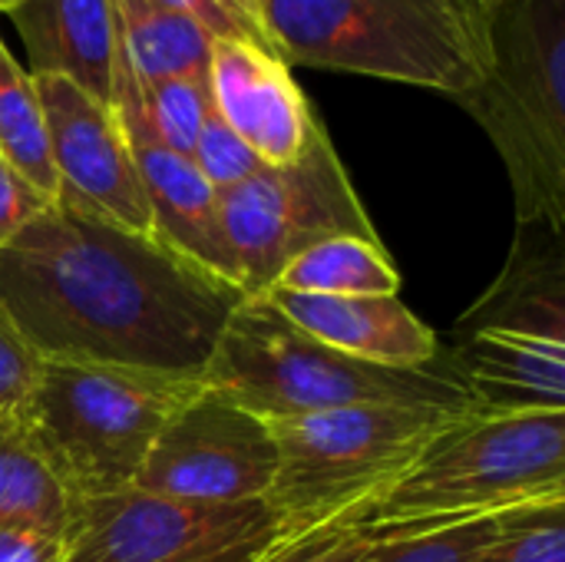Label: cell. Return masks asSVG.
<instances>
[{
	"mask_svg": "<svg viewBox=\"0 0 565 562\" xmlns=\"http://www.w3.org/2000/svg\"><path fill=\"white\" fill-rule=\"evenodd\" d=\"M245 295L63 199L0 248V315L40 361L199 378Z\"/></svg>",
	"mask_w": 565,
	"mask_h": 562,
	"instance_id": "1",
	"label": "cell"
},
{
	"mask_svg": "<svg viewBox=\"0 0 565 562\" xmlns=\"http://www.w3.org/2000/svg\"><path fill=\"white\" fill-rule=\"evenodd\" d=\"M490 0H265L288 66L341 70L460 99L493 60Z\"/></svg>",
	"mask_w": 565,
	"mask_h": 562,
	"instance_id": "2",
	"label": "cell"
},
{
	"mask_svg": "<svg viewBox=\"0 0 565 562\" xmlns=\"http://www.w3.org/2000/svg\"><path fill=\"white\" fill-rule=\"evenodd\" d=\"M199 381L265 424L354 404H437L477 414L450 368L364 364L301 331L268 295H248L232 308Z\"/></svg>",
	"mask_w": 565,
	"mask_h": 562,
	"instance_id": "3",
	"label": "cell"
},
{
	"mask_svg": "<svg viewBox=\"0 0 565 562\" xmlns=\"http://www.w3.org/2000/svg\"><path fill=\"white\" fill-rule=\"evenodd\" d=\"M199 388L185 374L40 361L17 421L66 497L96 500L132 490L159 431Z\"/></svg>",
	"mask_w": 565,
	"mask_h": 562,
	"instance_id": "4",
	"label": "cell"
},
{
	"mask_svg": "<svg viewBox=\"0 0 565 562\" xmlns=\"http://www.w3.org/2000/svg\"><path fill=\"white\" fill-rule=\"evenodd\" d=\"M497 146L520 229H565V0H503L487 76L457 99Z\"/></svg>",
	"mask_w": 565,
	"mask_h": 562,
	"instance_id": "5",
	"label": "cell"
},
{
	"mask_svg": "<svg viewBox=\"0 0 565 562\" xmlns=\"http://www.w3.org/2000/svg\"><path fill=\"white\" fill-rule=\"evenodd\" d=\"M565 500V411L463 414L358 523H457Z\"/></svg>",
	"mask_w": 565,
	"mask_h": 562,
	"instance_id": "6",
	"label": "cell"
},
{
	"mask_svg": "<svg viewBox=\"0 0 565 562\" xmlns=\"http://www.w3.org/2000/svg\"><path fill=\"white\" fill-rule=\"evenodd\" d=\"M463 414L437 404H354L271 421L278 467L265 503L285 533L358 523L361 510Z\"/></svg>",
	"mask_w": 565,
	"mask_h": 562,
	"instance_id": "7",
	"label": "cell"
},
{
	"mask_svg": "<svg viewBox=\"0 0 565 562\" xmlns=\"http://www.w3.org/2000/svg\"><path fill=\"white\" fill-rule=\"evenodd\" d=\"M218 219L242 295H265L281 268L318 242L377 238L324 126L288 166H262L218 192Z\"/></svg>",
	"mask_w": 565,
	"mask_h": 562,
	"instance_id": "8",
	"label": "cell"
},
{
	"mask_svg": "<svg viewBox=\"0 0 565 562\" xmlns=\"http://www.w3.org/2000/svg\"><path fill=\"white\" fill-rule=\"evenodd\" d=\"M291 537L265 500L199 507L142 490L76 500L63 562H262Z\"/></svg>",
	"mask_w": 565,
	"mask_h": 562,
	"instance_id": "9",
	"label": "cell"
},
{
	"mask_svg": "<svg viewBox=\"0 0 565 562\" xmlns=\"http://www.w3.org/2000/svg\"><path fill=\"white\" fill-rule=\"evenodd\" d=\"M275 467L271 427L202 384L166 421L132 487L162 500L232 507L265 500Z\"/></svg>",
	"mask_w": 565,
	"mask_h": 562,
	"instance_id": "10",
	"label": "cell"
},
{
	"mask_svg": "<svg viewBox=\"0 0 565 562\" xmlns=\"http://www.w3.org/2000/svg\"><path fill=\"white\" fill-rule=\"evenodd\" d=\"M63 202L126 232L152 235L149 202L113 106L60 76H33Z\"/></svg>",
	"mask_w": 565,
	"mask_h": 562,
	"instance_id": "11",
	"label": "cell"
},
{
	"mask_svg": "<svg viewBox=\"0 0 565 562\" xmlns=\"http://www.w3.org/2000/svg\"><path fill=\"white\" fill-rule=\"evenodd\" d=\"M113 113L122 126L129 142L149 215H152V238L172 248L175 255L189 258L192 265L205 268L209 275L238 288V272L232 248L222 232L218 219V192L205 182L189 156L169 149L149 126L139 79L132 76L126 56L119 53L116 63V89H113ZM242 291V288H238Z\"/></svg>",
	"mask_w": 565,
	"mask_h": 562,
	"instance_id": "12",
	"label": "cell"
},
{
	"mask_svg": "<svg viewBox=\"0 0 565 562\" xmlns=\"http://www.w3.org/2000/svg\"><path fill=\"white\" fill-rule=\"evenodd\" d=\"M209 93L215 113L248 142L265 166H288L321 132L291 66L242 36L212 40Z\"/></svg>",
	"mask_w": 565,
	"mask_h": 562,
	"instance_id": "13",
	"label": "cell"
},
{
	"mask_svg": "<svg viewBox=\"0 0 565 562\" xmlns=\"http://www.w3.org/2000/svg\"><path fill=\"white\" fill-rule=\"evenodd\" d=\"M271 305L321 344L381 368H427L437 361V335L397 295H295L265 291Z\"/></svg>",
	"mask_w": 565,
	"mask_h": 562,
	"instance_id": "14",
	"label": "cell"
},
{
	"mask_svg": "<svg viewBox=\"0 0 565 562\" xmlns=\"http://www.w3.org/2000/svg\"><path fill=\"white\" fill-rule=\"evenodd\" d=\"M450 371L467 388L477 414L565 411V341L507 328H467Z\"/></svg>",
	"mask_w": 565,
	"mask_h": 562,
	"instance_id": "15",
	"label": "cell"
},
{
	"mask_svg": "<svg viewBox=\"0 0 565 562\" xmlns=\"http://www.w3.org/2000/svg\"><path fill=\"white\" fill-rule=\"evenodd\" d=\"M26 46L30 76H60L113 106L119 30L113 0H23L7 13Z\"/></svg>",
	"mask_w": 565,
	"mask_h": 562,
	"instance_id": "16",
	"label": "cell"
},
{
	"mask_svg": "<svg viewBox=\"0 0 565 562\" xmlns=\"http://www.w3.org/2000/svg\"><path fill=\"white\" fill-rule=\"evenodd\" d=\"M559 238L563 235H550V242L533 252L520 242L503 278L463 318L460 328H507L565 341V265Z\"/></svg>",
	"mask_w": 565,
	"mask_h": 562,
	"instance_id": "17",
	"label": "cell"
},
{
	"mask_svg": "<svg viewBox=\"0 0 565 562\" xmlns=\"http://www.w3.org/2000/svg\"><path fill=\"white\" fill-rule=\"evenodd\" d=\"M122 56L139 83L209 79L212 36L189 17L156 0H113Z\"/></svg>",
	"mask_w": 565,
	"mask_h": 562,
	"instance_id": "18",
	"label": "cell"
},
{
	"mask_svg": "<svg viewBox=\"0 0 565 562\" xmlns=\"http://www.w3.org/2000/svg\"><path fill=\"white\" fill-rule=\"evenodd\" d=\"M271 288L295 291V295H331V298L397 295L401 275L391 255L384 252L381 238L341 235V238L318 242L298 258H291Z\"/></svg>",
	"mask_w": 565,
	"mask_h": 562,
	"instance_id": "19",
	"label": "cell"
},
{
	"mask_svg": "<svg viewBox=\"0 0 565 562\" xmlns=\"http://www.w3.org/2000/svg\"><path fill=\"white\" fill-rule=\"evenodd\" d=\"M73 500L26 441L20 421H0V527H33L66 537Z\"/></svg>",
	"mask_w": 565,
	"mask_h": 562,
	"instance_id": "20",
	"label": "cell"
},
{
	"mask_svg": "<svg viewBox=\"0 0 565 562\" xmlns=\"http://www.w3.org/2000/svg\"><path fill=\"white\" fill-rule=\"evenodd\" d=\"M0 159L13 166L40 195L56 202L60 182L50 159L46 119L33 76L10 56L0 40Z\"/></svg>",
	"mask_w": 565,
	"mask_h": 562,
	"instance_id": "21",
	"label": "cell"
},
{
	"mask_svg": "<svg viewBox=\"0 0 565 562\" xmlns=\"http://www.w3.org/2000/svg\"><path fill=\"white\" fill-rule=\"evenodd\" d=\"M503 530V513L457 523L414 520L394 523L367 562H470Z\"/></svg>",
	"mask_w": 565,
	"mask_h": 562,
	"instance_id": "22",
	"label": "cell"
},
{
	"mask_svg": "<svg viewBox=\"0 0 565 562\" xmlns=\"http://www.w3.org/2000/svg\"><path fill=\"white\" fill-rule=\"evenodd\" d=\"M470 562H565V500L503 513V530Z\"/></svg>",
	"mask_w": 565,
	"mask_h": 562,
	"instance_id": "23",
	"label": "cell"
},
{
	"mask_svg": "<svg viewBox=\"0 0 565 562\" xmlns=\"http://www.w3.org/2000/svg\"><path fill=\"white\" fill-rule=\"evenodd\" d=\"M142 89V106L149 116L152 132L175 149L179 156L192 159L195 139L202 132L205 113L212 106V93H209V79H152V83H139Z\"/></svg>",
	"mask_w": 565,
	"mask_h": 562,
	"instance_id": "24",
	"label": "cell"
},
{
	"mask_svg": "<svg viewBox=\"0 0 565 562\" xmlns=\"http://www.w3.org/2000/svg\"><path fill=\"white\" fill-rule=\"evenodd\" d=\"M192 162L215 192H225V189L245 182L255 169L265 166L248 149V142L215 113V106H209V113H205L202 132L192 149Z\"/></svg>",
	"mask_w": 565,
	"mask_h": 562,
	"instance_id": "25",
	"label": "cell"
},
{
	"mask_svg": "<svg viewBox=\"0 0 565 562\" xmlns=\"http://www.w3.org/2000/svg\"><path fill=\"white\" fill-rule=\"evenodd\" d=\"M40 374V358L0 315V421H17Z\"/></svg>",
	"mask_w": 565,
	"mask_h": 562,
	"instance_id": "26",
	"label": "cell"
},
{
	"mask_svg": "<svg viewBox=\"0 0 565 562\" xmlns=\"http://www.w3.org/2000/svg\"><path fill=\"white\" fill-rule=\"evenodd\" d=\"M50 205L46 195H40L13 166L0 159V248L20 235L43 209Z\"/></svg>",
	"mask_w": 565,
	"mask_h": 562,
	"instance_id": "27",
	"label": "cell"
},
{
	"mask_svg": "<svg viewBox=\"0 0 565 562\" xmlns=\"http://www.w3.org/2000/svg\"><path fill=\"white\" fill-rule=\"evenodd\" d=\"M66 537L33 527H0V562H63Z\"/></svg>",
	"mask_w": 565,
	"mask_h": 562,
	"instance_id": "28",
	"label": "cell"
},
{
	"mask_svg": "<svg viewBox=\"0 0 565 562\" xmlns=\"http://www.w3.org/2000/svg\"><path fill=\"white\" fill-rule=\"evenodd\" d=\"M156 3H162V7H169V10H175V13H182V17H189V20H195L212 40H225V36H242V40H252V43H258L225 7H222V0H156ZM262 46V43H258ZM275 53V50H271Z\"/></svg>",
	"mask_w": 565,
	"mask_h": 562,
	"instance_id": "29",
	"label": "cell"
},
{
	"mask_svg": "<svg viewBox=\"0 0 565 562\" xmlns=\"http://www.w3.org/2000/svg\"><path fill=\"white\" fill-rule=\"evenodd\" d=\"M354 523V520H351ZM344 523H334V527H324V530H315V533H305V537H291V540H285L281 547H275L268 556L262 562H305L311 560L338 530H341Z\"/></svg>",
	"mask_w": 565,
	"mask_h": 562,
	"instance_id": "30",
	"label": "cell"
},
{
	"mask_svg": "<svg viewBox=\"0 0 565 562\" xmlns=\"http://www.w3.org/2000/svg\"><path fill=\"white\" fill-rule=\"evenodd\" d=\"M222 7L265 46V50H275V43H271V36H268V30H265V23H262V13H258V7L252 3V0H222ZM278 53V50H275Z\"/></svg>",
	"mask_w": 565,
	"mask_h": 562,
	"instance_id": "31",
	"label": "cell"
},
{
	"mask_svg": "<svg viewBox=\"0 0 565 562\" xmlns=\"http://www.w3.org/2000/svg\"><path fill=\"white\" fill-rule=\"evenodd\" d=\"M23 0H0V13H13Z\"/></svg>",
	"mask_w": 565,
	"mask_h": 562,
	"instance_id": "32",
	"label": "cell"
},
{
	"mask_svg": "<svg viewBox=\"0 0 565 562\" xmlns=\"http://www.w3.org/2000/svg\"><path fill=\"white\" fill-rule=\"evenodd\" d=\"M252 3H255V7H258V13H262V3H265V0H252Z\"/></svg>",
	"mask_w": 565,
	"mask_h": 562,
	"instance_id": "33",
	"label": "cell"
},
{
	"mask_svg": "<svg viewBox=\"0 0 565 562\" xmlns=\"http://www.w3.org/2000/svg\"><path fill=\"white\" fill-rule=\"evenodd\" d=\"M490 3H503V0H490Z\"/></svg>",
	"mask_w": 565,
	"mask_h": 562,
	"instance_id": "34",
	"label": "cell"
}]
</instances>
